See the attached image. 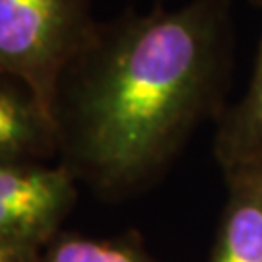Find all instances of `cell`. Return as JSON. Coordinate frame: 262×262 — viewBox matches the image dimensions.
I'll use <instances>...</instances> for the list:
<instances>
[{"instance_id": "6da1fadb", "label": "cell", "mask_w": 262, "mask_h": 262, "mask_svg": "<svg viewBox=\"0 0 262 262\" xmlns=\"http://www.w3.org/2000/svg\"><path fill=\"white\" fill-rule=\"evenodd\" d=\"M231 0L95 24L55 84L49 117L60 163L101 194L150 183L200 121L222 115Z\"/></svg>"}, {"instance_id": "7a4b0ae2", "label": "cell", "mask_w": 262, "mask_h": 262, "mask_svg": "<svg viewBox=\"0 0 262 262\" xmlns=\"http://www.w3.org/2000/svg\"><path fill=\"white\" fill-rule=\"evenodd\" d=\"M95 24L90 0H0V74L24 82L49 113L58 76Z\"/></svg>"}, {"instance_id": "3957f363", "label": "cell", "mask_w": 262, "mask_h": 262, "mask_svg": "<svg viewBox=\"0 0 262 262\" xmlns=\"http://www.w3.org/2000/svg\"><path fill=\"white\" fill-rule=\"evenodd\" d=\"M76 177L47 163L0 165V245L39 260L76 202Z\"/></svg>"}, {"instance_id": "277c9868", "label": "cell", "mask_w": 262, "mask_h": 262, "mask_svg": "<svg viewBox=\"0 0 262 262\" xmlns=\"http://www.w3.org/2000/svg\"><path fill=\"white\" fill-rule=\"evenodd\" d=\"M58 156L47 109L18 78L0 74V165L45 163Z\"/></svg>"}, {"instance_id": "5b68a950", "label": "cell", "mask_w": 262, "mask_h": 262, "mask_svg": "<svg viewBox=\"0 0 262 262\" xmlns=\"http://www.w3.org/2000/svg\"><path fill=\"white\" fill-rule=\"evenodd\" d=\"M224 175L227 200L210 262H262V163Z\"/></svg>"}, {"instance_id": "8992f818", "label": "cell", "mask_w": 262, "mask_h": 262, "mask_svg": "<svg viewBox=\"0 0 262 262\" xmlns=\"http://www.w3.org/2000/svg\"><path fill=\"white\" fill-rule=\"evenodd\" d=\"M256 2L262 8V0ZM214 154L224 173L262 163V37L247 92L217 117Z\"/></svg>"}, {"instance_id": "52a82bcc", "label": "cell", "mask_w": 262, "mask_h": 262, "mask_svg": "<svg viewBox=\"0 0 262 262\" xmlns=\"http://www.w3.org/2000/svg\"><path fill=\"white\" fill-rule=\"evenodd\" d=\"M41 262H154L138 245L122 239L66 235L53 239Z\"/></svg>"}, {"instance_id": "ba28073f", "label": "cell", "mask_w": 262, "mask_h": 262, "mask_svg": "<svg viewBox=\"0 0 262 262\" xmlns=\"http://www.w3.org/2000/svg\"><path fill=\"white\" fill-rule=\"evenodd\" d=\"M0 262H29V260H26L14 249H10L6 245H0Z\"/></svg>"}]
</instances>
